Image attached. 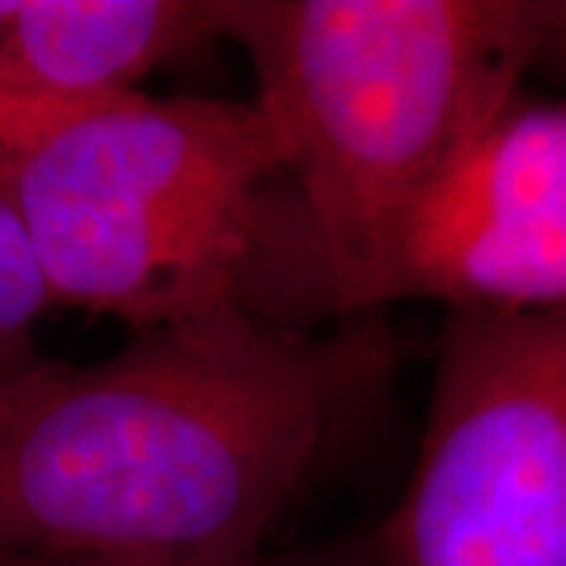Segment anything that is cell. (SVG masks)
Segmentation results:
<instances>
[{"mask_svg":"<svg viewBox=\"0 0 566 566\" xmlns=\"http://www.w3.org/2000/svg\"><path fill=\"white\" fill-rule=\"evenodd\" d=\"M394 344L249 308L136 331L0 397V557L41 566H233L375 412Z\"/></svg>","mask_w":566,"mask_h":566,"instance_id":"cell-1","label":"cell"},{"mask_svg":"<svg viewBox=\"0 0 566 566\" xmlns=\"http://www.w3.org/2000/svg\"><path fill=\"white\" fill-rule=\"evenodd\" d=\"M547 0H230L327 318H375L406 227L538 63Z\"/></svg>","mask_w":566,"mask_h":566,"instance_id":"cell-2","label":"cell"},{"mask_svg":"<svg viewBox=\"0 0 566 566\" xmlns=\"http://www.w3.org/2000/svg\"><path fill=\"white\" fill-rule=\"evenodd\" d=\"M54 305L133 331L249 308L318 327L277 136L255 102L126 95L0 155Z\"/></svg>","mask_w":566,"mask_h":566,"instance_id":"cell-3","label":"cell"},{"mask_svg":"<svg viewBox=\"0 0 566 566\" xmlns=\"http://www.w3.org/2000/svg\"><path fill=\"white\" fill-rule=\"evenodd\" d=\"M371 566H566V318L450 312Z\"/></svg>","mask_w":566,"mask_h":566,"instance_id":"cell-4","label":"cell"},{"mask_svg":"<svg viewBox=\"0 0 566 566\" xmlns=\"http://www.w3.org/2000/svg\"><path fill=\"white\" fill-rule=\"evenodd\" d=\"M394 300L566 318V98L516 92L406 227Z\"/></svg>","mask_w":566,"mask_h":566,"instance_id":"cell-5","label":"cell"},{"mask_svg":"<svg viewBox=\"0 0 566 566\" xmlns=\"http://www.w3.org/2000/svg\"><path fill=\"white\" fill-rule=\"evenodd\" d=\"M230 0H20L0 39V82L39 102L92 107L227 39Z\"/></svg>","mask_w":566,"mask_h":566,"instance_id":"cell-6","label":"cell"},{"mask_svg":"<svg viewBox=\"0 0 566 566\" xmlns=\"http://www.w3.org/2000/svg\"><path fill=\"white\" fill-rule=\"evenodd\" d=\"M51 305L29 233L0 192V397L51 363L35 344L41 315Z\"/></svg>","mask_w":566,"mask_h":566,"instance_id":"cell-7","label":"cell"},{"mask_svg":"<svg viewBox=\"0 0 566 566\" xmlns=\"http://www.w3.org/2000/svg\"><path fill=\"white\" fill-rule=\"evenodd\" d=\"M92 107H95V104H92ZM76 111H85V107H66V104L39 102V98L20 95V92L7 88V85L0 82V155L20 148L25 142H32L35 136H41L44 129L57 126V123L66 120V117L76 114Z\"/></svg>","mask_w":566,"mask_h":566,"instance_id":"cell-8","label":"cell"},{"mask_svg":"<svg viewBox=\"0 0 566 566\" xmlns=\"http://www.w3.org/2000/svg\"><path fill=\"white\" fill-rule=\"evenodd\" d=\"M375 560V538H346L334 545L286 551V554H259L252 560L233 566H371Z\"/></svg>","mask_w":566,"mask_h":566,"instance_id":"cell-9","label":"cell"},{"mask_svg":"<svg viewBox=\"0 0 566 566\" xmlns=\"http://www.w3.org/2000/svg\"><path fill=\"white\" fill-rule=\"evenodd\" d=\"M538 63H547L551 70L566 76V0H547Z\"/></svg>","mask_w":566,"mask_h":566,"instance_id":"cell-10","label":"cell"},{"mask_svg":"<svg viewBox=\"0 0 566 566\" xmlns=\"http://www.w3.org/2000/svg\"><path fill=\"white\" fill-rule=\"evenodd\" d=\"M17 13H20V0H0V39L10 29V22L17 20Z\"/></svg>","mask_w":566,"mask_h":566,"instance_id":"cell-11","label":"cell"},{"mask_svg":"<svg viewBox=\"0 0 566 566\" xmlns=\"http://www.w3.org/2000/svg\"><path fill=\"white\" fill-rule=\"evenodd\" d=\"M0 566H41L35 560H17V557H0Z\"/></svg>","mask_w":566,"mask_h":566,"instance_id":"cell-12","label":"cell"}]
</instances>
